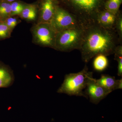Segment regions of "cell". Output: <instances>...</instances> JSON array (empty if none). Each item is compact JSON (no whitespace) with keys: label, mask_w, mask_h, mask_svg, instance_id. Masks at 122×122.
Here are the masks:
<instances>
[{"label":"cell","mask_w":122,"mask_h":122,"mask_svg":"<svg viewBox=\"0 0 122 122\" xmlns=\"http://www.w3.org/2000/svg\"><path fill=\"white\" fill-rule=\"evenodd\" d=\"M120 44L115 29H107L96 21L85 26L81 48V58L87 63L99 54L106 56L114 54L116 47Z\"/></svg>","instance_id":"6da1fadb"},{"label":"cell","mask_w":122,"mask_h":122,"mask_svg":"<svg viewBox=\"0 0 122 122\" xmlns=\"http://www.w3.org/2000/svg\"><path fill=\"white\" fill-rule=\"evenodd\" d=\"M66 8L86 26L95 21L98 14L104 9L106 0H60Z\"/></svg>","instance_id":"7a4b0ae2"},{"label":"cell","mask_w":122,"mask_h":122,"mask_svg":"<svg viewBox=\"0 0 122 122\" xmlns=\"http://www.w3.org/2000/svg\"><path fill=\"white\" fill-rule=\"evenodd\" d=\"M93 73L88 71L86 65L80 72L66 75L63 83L58 88L57 92L69 96H82L86 98L84 90L87 81Z\"/></svg>","instance_id":"3957f363"},{"label":"cell","mask_w":122,"mask_h":122,"mask_svg":"<svg viewBox=\"0 0 122 122\" xmlns=\"http://www.w3.org/2000/svg\"><path fill=\"white\" fill-rule=\"evenodd\" d=\"M85 26H77L58 32L54 49L61 52L79 50L83 40Z\"/></svg>","instance_id":"277c9868"},{"label":"cell","mask_w":122,"mask_h":122,"mask_svg":"<svg viewBox=\"0 0 122 122\" xmlns=\"http://www.w3.org/2000/svg\"><path fill=\"white\" fill-rule=\"evenodd\" d=\"M34 44L54 49L56 32L49 23H36L30 29Z\"/></svg>","instance_id":"5b68a950"},{"label":"cell","mask_w":122,"mask_h":122,"mask_svg":"<svg viewBox=\"0 0 122 122\" xmlns=\"http://www.w3.org/2000/svg\"><path fill=\"white\" fill-rule=\"evenodd\" d=\"M50 23L57 33L77 26H84L75 15L59 5L56 7L54 14Z\"/></svg>","instance_id":"8992f818"},{"label":"cell","mask_w":122,"mask_h":122,"mask_svg":"<svg viewBox=\"0 0 122 122\" xmlns=\"http://www.w3.org/2000/svg\"><path fill=\"white\" fill-rule=\"evenodd\" d=\"M93 75L90 77L84 93L86 98H89L91 102L97 104L111 92L97 83Z\"/></svg>","instance_id":"52a82bcc"},{"label":"cell","mask_w":122,"mask_h":122,"mask_svg":"<svg viewBox=\"0 0 122 122\" xmlns=\"http://www.w3.org/2000/svg\"><path fill=\"white\" fill-rule=\"evenodd\" d=\"M58 3L57 0H41L38 6L36 23H50Z\"/></svg>","instance_id":"ba28073f"},{"label":"cell","mask_w":122,"mask_h":122,"mask_svg":"<svg viewBox=\"0 0 122 122\" xmlns=\"http://www.w3.org/2000/svg\"><path fill=\"white\" fill-rule=\"evenodd\" d=\"M95 80L97 83L111 93L115 90L122 89V78L117 80L114 76L102 74L100 78Z\"/></svg>","instance_id":"9c48e42d"},{"label":"cell","mask_w":122,"mask_h":122,"mask_svg":"<svg viewBox=\"0 0 122 122\" xmlns=\"http://www.w3.org/2000/svg\"><path fill=\"white\" fill-rule=\"evenodd\" d=\"M116 14L103 9L97 15L95 21L101 26L107 29H115Z\"/></svg>","instance_id":"30bf717a"},{"label":"cell","mask_w":122,"mask_h":122,"mask_svg":"<svg viewBox=\"0 0 122 122\" xmlns=\"http://www.w3.org/2000/svg\"><path fill=\"white\" fill-rule=\"evenodd\" d=\"M14 81V75L11 68L0 62V88L10 86Z\"/></svg>","instance_id":"8fae6325"},{"label":"cell","mask_w":122,"mask_h":122,"mask_svg":"<svg viewBox=\"0 0 122 122\" xmlns=\"http://www.w3.org/2000/svg\"><path fill=\"white\" fill-rule=\"evenodd\" d=\"M38 13V5L26 4L19 17L27 22H34L37 20Z\"/></svg>","instance_id":"7c38bea8"},{"label":"cell","mask_w":122,"mask_h":122,"mask_svg":"<svg viewBox=\"0 0 122 122\" xmlns=\"http://www.w3.org/2000/svg\"><path fill=\"white\" fill-rule=\"evenodd\" d=\"M94 57L93 62L94 69L99 72H102L106 70L109 65V61L107 56L99 54Z\"/></svg>","instance_id":"4fadbf2b"},{"label":"cell","mask_w":122,"mask_h":122,"mask_svg":"<svg viewBox=\"0 0 122 122\" xmlns=\"http://www.w3.org/2000/svg\"><path fill=\"white\" fill-rule=\"evenodd\" d=\"M11 3L0 0V21H5L11 16Z\"/></svg>","instance_id":"5bb4252c"},{"label":"cell","mask_w":122,"mask_h":122,"mask_svg":"<svg viewBox=\"0 0 122 122\" xmlns=\"http://www.w3.org/2000/svg\"><path fill=\"white\" fill-rule=\"evenodd\" d=\"M122 3V0H106L104 4V9L117 14Z\"/></svg>","instance_id":"9a60e30c"},{"label":"cell","mask_w":122,"mask_h":122,"mask_svg":"<svg viewBox=\"0 0 122 122\" xmlns=\"http://www.w3.org/2000/svg\"><path fill=\"white\" fill-rule=\"evenodd\" d=\"M115 60L118 62L117 75L122 76V45L119 44L116 48L114 52Z\"/></svg>","instance_id":"2e32d148"},{"label":"cell","mask_w":122,"mask_h":122,"mask_svg":"<svg viewBox=\"0 0 122 122\" xmlns=\"http://www.w3.org/2000/svg\"><path fill=\"white\" fill-rule=\"evenodd\" d=\"M25 4L26 3L17 0L12 2L11 3V16H19Z\"/></svg>","instance_id":"e0dca14e"},{"label":"cell","mask_w":122,"mask_h":122,"mask_svg":"<svg viewBox=\"0 0 122 122\" xmlns=\"http://www.w3.org/2000/svg\"><path fill=\"white\" fill-rule=\"evenodd\" d=\"M115 28L118 36L120 44H122V15L121 12L119 11L116 14V20Z\"/></svg>","instance_id":"ac0fdd59"},{"label":"cell","mask_w":122,"mask_h":122,"mask_svg":"<svg viewBox=\"0 0 122 122\" xmlns=\"http://www.w3.org/2000/svg\"><path fill=\"white\" fill-rule=\"evenodd\" d=\"M12 32L4 21H0V41L10 38Z\"/></svg>","instance_id":"d6986e66"},{"label":"cell","mask_w":122,"mask_h":122,"mask_svg":"<svg viewBox=\"0 0 122 122\" xmlns=\"http://www.w3.org/2000/svg\"><path fill=\"white\" fill-rule=\"evenodd\" d=\"M18 16H10L4 21L10 29L12 32L16 26L21 22Z\"/></svg>","instance_id":"ffe728a7"},{"label":"cell","mask_w":122,"mask_h":122,"mask_svg":"<svg viewBox=\"0 0 122 122\" xmlns=\"http://www.w3.org/2000/svg\"><path fill=\"white\" fill-rule=\"evenodd\" d=\"M5 1H7V2H9V3H11L12 2H14L15 1L17 0H4Z\"/></svg>","instance_id":"44dd1931"}]
</instances>
